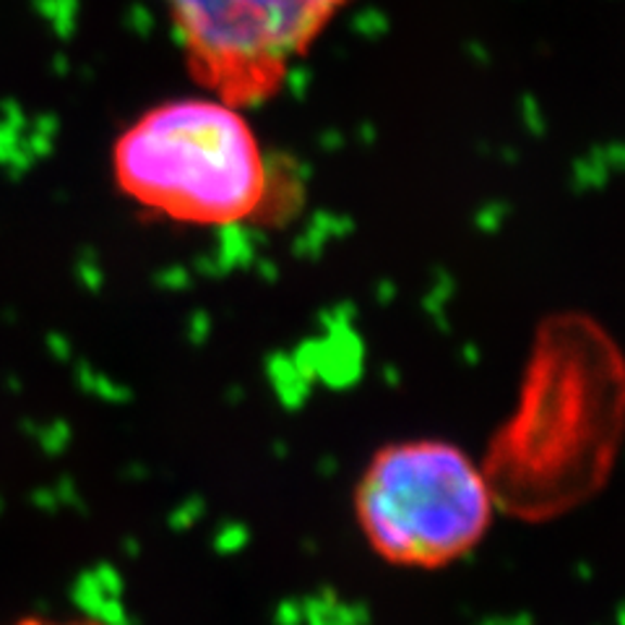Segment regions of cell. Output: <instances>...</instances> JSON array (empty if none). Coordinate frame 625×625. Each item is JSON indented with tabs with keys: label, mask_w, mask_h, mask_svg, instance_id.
Segmentation results:
<instances>
[{
	"label": "cell",
	"mask_w": 625,
	"mask_h": 625,
	"mask_svg": "<svg viewBox=\"0 0 625 625\" xmlns=\"http://www.w3.org/2000/svg\"><path fill=\"white\" fill-rule=\"evenodd\" d=\"M120 191L149 212L201 227L240 225L271 201V165L238 104H156L115 143Z\"/></svg>",
	"instance_id": "1"
},
{
	"label": "cell",
	"mask_w": 625,
	"mask_h": 625,
	"mask_svg": "<svg viewBox=\"0 0 625 625\" xmlns=\"http://www.w3.org/2000/svg\"><path fill=\"white\" fill-rule=\"evenodd\" d=\"M495 500L487 472L446 441L381 448L355 487V516L378 558L401 569H443L485 539Z\"/></svg>",
	"instance_id": "2"
},
{
	"label": "cell",
	"mask_w": 625,
	"mask_h": 625,
	"mask_svg": "<svg viewBox=\"0 0 625 625\" xmlns=\"http://www.w3.org/2000/svg\"><path fill=\"white\" fill-rule=\"evenodd\" d=\"M352 0H165L193 76L230 104L277 94Z\"/></svg>",
	"instance_id": "3"
},
{
	"label": "cell",
	"mask_w": 625,
	"mask_h": 625,
	"mask_svg": "<svg viewBox=\"0 0 625 625\" xmlns=\"http://www.w3.org/2000/svg\"><path fill=\"white\" fill-rule=\"evenodd\" d=\"M18 625H102L94 621H58V617H31V621H22Z\"/></svg>",
	"instance_id": "4"
}]
</instances>
